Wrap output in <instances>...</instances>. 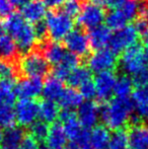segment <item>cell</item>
Returning a JSON list of instances; mask_svg holds the SVG:
<instances>
[{"label":"cell","mask_w":148,"mask_h":149,"mask_svg":"<svg viewBox=\"0 0 148 149\" xmlns=\"http://www.w3.org/2000/svg\"><path fill=\"white\" fill-rule=\"evenodd\" d=\"M3 22L4 30L13 38L20 54L24 55L36 49L39 40L35 26L26 22L22 14L13 12Z\"/></svg>","instance_id":"1"},{"label":"cell","mask_w":148,"mask_h":149,"mask_svg":"<svg viewBox=\"0 0 148 149\" xmlns=\"http://www.w3.org/2000/svg\"><path fill=\"white\" fill-rule=\"evenodd\" d=\"M135 110L133 100L129 97H115L101 108V119L107 128L114 131L122 130L131 123Z\"/></svg>","instance_id":"2"},{"label":"cell","mask_w":148,"mask_h":149,"mask_svg":"<svg viewBox=\"0 0 148 149\" xmlns=\"http://www.w3.org/2000/svg\"><path fill=\"white\" fill-rule=\"evenodd\" d=\"M19 74L24 77H40L47 75L50 70V64L38 48L30 53L20 56L18 61Z\"/></svg>","instance_id":"3"},{"label":"cell","mask_w":148,"mask_h":149,"mask_svg":"<svg viewBox=\"0 0 148 149\" xmlns=\"http://www.w3.org/2000/svg\"><path fill=\"white\" fill-rule=\"evenodd\" d=\"M46 24L48 29V38L53 42H60L73 31V17L61 11H51L46 16Z\"/></svg>","instance_id":"4"},{"label":"cell","mask_w":148,"mask_h":149,"mask_svg":"<svg viewBox=\"0 0 148 149\" xmlns=\"http://www.w3.org/2000/svg\"><path fill=\"white\" fill-rule=\"evenodd\" d=\"M119 66L127 75H135L145 66L144 48L140 43H136L126 49L119 59Z\"/></svg>","instance_id":"5"},{"label":"cell","mask_w":148,"mask_h":149,"mask_svg":"<svg viewBox=\"0 0 148 149\" xmlns=\"http://www.w3.org/2000/svg\"><path fill=\"white\" fill-rule=\"evenodd\" d=\"M86 64L89 70L97 74L104 71H110L118 66V55H116L110 48H104L97 50L94 53L89 55Z\"/></svg>","instance_id":"6"},{"label":"cell","mask_w":148,"mask_h":149,"mask_svg":"<svg viewBox=\"0 0 148 149\" xmlns=\"http://www.w3.org/2000/svg\"><path fill=\"white\" fill-rule=\"evenodd\" d=\"M139 33L136 31L134 24L126 26L125 28L116 31L112 35L109 48L116 55L123 53L126 49L138 43Z\"/></svg>","instance_id":"7"},{"label":"cell","mask_w":148,"mask_h":149,"mask_svg":"<svg viewBox=\"0 0 148 149\" xmlns=\"http://www.w3.org/2000/svg\"><path fill=\"white\" fill-rule=\"evenodd\" d=\"M15 120L22 127H31L37 122L40 114V104L35 100L20 98L14 106Z\"/></svg>","instance_id":"8"},{"label":"cell","mask_w":148,"mask_h":149,"mask_svg":"<svg viewBox=\"0 0 148 149\" xmlns=\"http://www.w3.org/2000/svg\"><path fill=\"white\" fill-rule=\"evenodd\" d=\"M106 15L107 14L104 7L89 2L82 6L77 17V22L81 28L91 30L101 26V22L106 19Z\"/></svg>","instance_id":"9"},{"label":"cell","mask_w":148,"mask_h":149,"mask_svg":"<svg viewBox=\"0 0 148 149\" xmlns=\"http://www.w3.org/2000/svg\"><path fill=\"white\" fill-rule=\"evenodd\" d=\"M128 131L130 149H148V124L133 116Z\"/></svg>","instance_id":"10"},{"label":"cell","mask_w":148,"mask_h":149,"mask_svg":"<svg viewBox=\"0 0 148 149\" xmlns=\"http://www.w3.org/2000/svg\"><path fill=\"white\" fill-rule=\"evenodd\" d=\"M64 46L69 52L79 56L85 57L88 55L90 50L88 36L82 30H73L63 40Z\"/></svg>","instance_id":"11"},{"label":"cell","mask_w":148,"mask_h":149,"mask_svg":"<svg viewBox=\"0 0 148 149\" xmlns=\"http://www.w3.org/2000/svg\"><path fill=\"white\" fill-rule=\"evenodd\" d=\"M116 73L113 70L97 73L94 77V84L97 88V96L101 102H107L115 94V86L117 82Z\"/></svg>","instance_id":"12"},{"label":"cell","mask_w":148,"mask_h":149,"mask_svg":"<svg viewBox=\"0 0 148 149\" xmlns=\"http://www.w3.org/2000/svg\"><path fill=\"white\" fill-rule=\"evenodd\" d=\"M77 118L83 129H92L101 119V108L95 102L86 100L79 106Z\"/></svg>","instance_id":"13"},{"label":"cell","mask_w":148,"mask_h":149,"mask_svg":"<svg viewBox=\"0 0 148 149\" xmlns=\"http://www.w3.org/2000/svg\"><path fill=\"white\" fill-rule=\"evenodd\" d=\"M44 83L40 77H22L16 82V95L26 100H35L43 92Z\"/></svg>","instance_id":"14"},{"label":"cell","mask_w":148,"mask_h":149,"mask_svg":"<svg viewBox=\"0 0 148 149\" xmlns=\"http://www.w3.org/2000/svg\"><path fill=\"white\" fill-rule=\"evenodd\" d=\"M47 14V6L43 0H30L22 7V15L32 24L43 22Z\"/></svg>","instance_id":"15"},{"label":"cell","mask_w":148,"mask_h":149,"mask_svg":"<svg viewBox=\"0 0 148 149\" xmlns=\"http://www.w3.org/2000/svg\"><path fill=\"white\" fill-rule=\"evenodd\" d=\"M39 47H41V49L39 50L42 52V54L48 61V63L54 65V66L59 65L64 60L68 52V50L65 49L64 46H62L58 42L53 41H46L42 44H39Z\"/></svg>","instance_id":"16"},{"label":"cell","mask_w":148,"mask_h":149,"mask_svg":"<svg viewBox=\"0 0 148 149\" xmlns=\"http://www.w3.org/2000/svg\"><path fill=\"white\" fill-rule=\"evenodd\" d=\"M0 59L14 63H18L20 59V52L10 35H0Z\"/></svg>","instance_id":"17"},{"label":"cell","mask_w":148,"mask_h":149,"mask_svg":"<svg viewBox=\"0 0 148 149\" xmlns=\"http://www.w3.org/2000/svg\"><path fill=\"white\" fill-rule=\"evenodd\" d=\"M88 39L90 48L93 50H101L104 48H107L109 46L110 41L113 33H111V29L107 26H101L88 30Z\"/></svg>","instance_id":"18"},{"label":"cell","mask_w":148,"mask_h":149,"mask_svg":"<svg viewBox=\"0 0 148 149\" xmlns=\"http://www.w3.org/2000/svg\"><path fill=\"white\" fill-rule=\"evenodd\" d=\"M68 136L61 123H54L49 128L46 144L50 149H63L67 144Z\"/></svg>","instance_id":"19"},{"label":"cell","mask_w":148,"mask_h":149,"mask_svg":"<svg viewBox=\"0 0 148 149\" xmlns=\"http://www.w3.org/2000/svg\"><path fill=\"white\" fill-rule=\"evenodd\" d=\"M59 118L69 139L76 137L83 130L77 118V114H75L73 110H63L60 113Z\"/></svg>","instance_id":"20"},{"label":"cell","mask_w":148,"mask_h":149,"mask_svg":"<svg viewBox=\"0 0 148 149\" xmlns=\"http://www.w3.org/2000/svg\"><path fill=\"white\" fill-rule=\"evenodd\" d=\"M16 82L12 79H0V108L14 107L16 100Z\"/></svg>","instance_id":"21"},{"label":"cell","mask_w":148,"mask_h":149,"mask_svg":"<svg viewBox=\"0 0 148 149\" xmlns=\"http://www.w3.org/2000/svg\"><path fill=\"white\" fill-rule=\"evenodd\" d=\"M24 132L18 127H11L6 129L1 142L2 149H18L24 139Z\"/></svg>","instance_id":"22"},{"label":"cell","mask_w":148,"mask_h":149,"mask_svg":"<svg viewBox=\"0 0 148 149\" xmlns=\"http://www.w3.org/2000/svg\"><path fill=\"white\" fill-rule=\"evenodd\" d=\"M132 100L138 116L148 121V86L137 87L132 93Z\"/></svg>","instance_id":"23"},{"label":"cell","mask_w":148,"mask_h":149,"mask_svg":"<svg viewBox=\"0 0 148 149\" xmlns=\"http://www.w3.org/2000/svg\"><path fill=\"white\" fill-rule=\"evenodd\" d=\"M64 89L65 88L63 86V81L56 78L55 76L52 75V76L48 77L46 79L43 86V92H42V94L45 97V100L58 102V100L61 96Z\"/></svg>","instance_id":"24"},{"label":"cell","mask_w":148,"mask_h":149,"mask_svg":"<svg viewBox=\"0 0 148 149\" xmlns=\"http://www.w3.org/2000/svg\"><path fill=\"white\" fill-rule=\"evenodd\" d=\"M82 100L83 97L80 92L75 88L69 87L63 90L58 100V104L61 108H63V110H73L75 108H79V106L83 102Z\"/></svg>","instance_id":"25"},{"label":"cell","mask_w":148,"mask_h":149,"mask_svg":"<svg viewBox=\"0 0 148 149\" xmlns=\"http://www.w3.org/2000/svg\"><path fill=\"white\" fill-rule=\"evenodd\" d=\"M109 128L99 125L92 128L90 132V142L92 149H107L111 139Z\"/></svg>","instance_id":"26"},{"label":"cell","mask_w":148,"mask_h":149,"mask_svg":"<svg viewBox=\"0 0 148 149\" xmlns=\"http://www.w3.org/2000/svg\"><path fill=\"white\" fill-rule=\"evenodd\" d=\"M91 79V71L88 67L85 66H78L70 72L69 76L66 79V82L68 83L70 87L77 88L80 87L86 81Z\"/></svg>","instance_id":"27"},{"label":"cell","mask_w":148,"mask_h":149,"mask_svg":"<svg viewBox=\"0 0 148 149\" xmlns=\"http://www.w3.org/2000/svg\"><path fill=\"white\" fill-rule=\"evenodd\" d=\"M59 107L54 100H44L40 104V114L39 117L41 118V121L45 123H54L59 117Z\"/></svg>","instance_id":"28"},{"label":"cell","mask_w":148,"mask_h":149,"mask_svg":"<svg viewBox=\"0 0 148 149\" xmlns=\"http://www.w3.org/2000/svg\"><path fill=\"white\" fill-rule=\"evenodd\" d=\"M105 22L107 24V26H109L111 30L118 31L120 29H123L126 26H128L129 19L126 17L124 12L122 11V9L119 8V9L111 10L106 15Z\"/></svg>","instance_id":"29"},{"label":"cell","mask_w":148,"mask_h":149,"mask_svg":"<svg viewBox=\"0 0 148 149\" xmlns=\"http://www.w3.org/2000/svg\"><path fill=\"white\" fill-rule=\"evenodd\" d=\"M133 80L129 77V75L123 74L118 77L115 86V95L117 97H129L131 93H133Z\"/></svg>","instance_id":"30"},{"label":"cell","mask_w":148,"mask_h":149,"mask_svg":"<svg viewBox=\"0 0 148 149\" xmlns=\"http://www.w3.org/2000/svg\"><path fill=\"white\" fill-rule=\"evenodd\" d=\"M107 149H130L128 133L123 129L115 131L111 134V139Z\"/></svg>","instance_id":"31"},{"label":"cell","mask_w":148,"mask_h":149,"mask_svg":"<svg viewBox=\"0 0 148 149\" xmlns=\"http://www.w3.org/2000/svg\"><path fill=\"white\" fill-rule=\"evenodd\" d=\"M68 149H92L90 142V132L83 129L76 137L70 139Z\"/></svg>","instance_id":"32"},{"label":"cell","mask_w":148,"mask_h":149,"mask_svg":"<svg viewBox=\"0 0 148 149\" xmlns=\"http://www.w3.org/2000/svg\"><path fill=\"white\" fill-rule=\"evenodd\" d=\"M18 63L8 62V61H0V79H12L16 80L19 76Z\"/></svg>","instance_id":"33"},{"label":"cell","mask_w":148,"mask_h":149,"mask_svg":"<svg viewBox=\"0 0 148 149\" xmlns=\"http://www.w3.org/2000/svg\"><path fill=\"white\" fill-rule=\"evenodd\" d=\"M15 113L14 107H6L0 108V128H9L13 127L15 124Z\"/></svg>","instance_id":"34"},{"label":"cell","mask_w":148,"mask_h":149,"mask_svg":"<svg viewBox=\"0 0 148 149\" xmlns=\"http://www.w3.org/2000/svg\"><path fill=\"white\" fill-rule=\"evenodd\" d=\"M49 126L47 123L43 121H37L30 127L31 130V136L35 138L37 141H44L46 140L49 132Z\"/></svg>","instance_id":"35"},{"label":"cell","mask_w":148,"mask_h":149,"mask_svg":"<svg viewBox=\"0 0 148 149\" xmlns=\"http://www.w3.org/2000/svg\"><path fill=\"white\" fill-rule=\"evenodd\" d=\"M79 92L83 98L87 100H91L94 96H97V88H95L94 81L90 79V80L84 82L79 87Z\"/></svg>","instance_id":"36"},{"label":"cell","mask_w":148,"mask_h":149,"mask_svg":"<svg viewBox=\"0 0 148 149\" xmlns=\"http://www.w3.org/2000/svg\"><path fill=\"white\" fill-rule=\"evenodd\" d=\"M81 8H82V6H81L79 0H66L64 5L62 6V10L71 17L78 16Z\"/></svg>","instance_id":"37"},{"label":"cell","mask_w":148,"mask_h":149,"mask_svg":"<svg viewBox=\"0 0 148 149\" xmlns=\"http://www.w3.org/2000/svg\"><path fill=\"white\" fill-rule=\"evenodd\" d=\"M132 80L137 87L148 86V67H144L142 70L133 75Z\"/></svg>","instance_id":"38"},{"label":"cell","mask_w":148,"mask_h":149,"mask_svg":"<svg viewBox=\"0 0 148 149\" xmlns=\"http://www.w3.org/2000/svg\"><path fill=\"white\" fill-rule=\"evenodd\" d=\"M60 64H62L67 69H69L70 71H72L73 69H75L76 67L79 66V64H80V57L68 51L65 56V58H64V60L62 61Z\"/></svg>","instance_id":"39"},{"label":"cell","mask_w":148,"mask_h":149,"mask_svg":"<svg viewBox=\"0 0 148 149\" xmlns=\"http://www.w3.org/2000/svg\"><path fill=\"white\" fill-rule=\"evenodd\" d=\"M13 7L9 0H0V18H6L13 13Z\"/></svg>","instance_id":"40"},{"label":"cell","mask_w":148,"mask_h":149,"mask_svg":"<svg viewBox=\"0 0 148 149\" xmlns=\"http://www.w3.org/2000/svg\"><path fill=\"white\" fill-rule=\"evenodd\" d=\"M134 26H135V29H136V31H138L140 37L148 31V22L142 15H140L138 18L135 19Z\"/></svg>","instance_id":"41"},{"label":"cell","mask_w":148,"mask_h":149,"mask_svg":"<svg viewBox=\"0 0 148 149\" xmlns=\"http://www.w3.org/2000/svg\"><path fill=\"white\" fill-rule=\"evenodd\" d=\"M45 2L46 6L50 7L52 9H56V8H59L60 6H63L64 3L66 2V0H43Z\"/></svg>","instance_id":"42"},{"label":"cell","mask_w":148,"mask_h":149,"mask_svg":"<svg viewBox=\"0 0 148 149\" xmlns=\"http://www.w3.org/2000/svg\"><path fill=\"white\" fill-rule=\"evenodd\" d=\"M127 2V0H108L107 7H109L110 9H119L121 8L125 3Z\"/></svg>","instance_id":"43"},{"label":"cell","mask_w":148,"mask_h":149,"mask_svg":"<svg viewBox=\"0 0 148 149\" xmlns=\"http://www.w3.org/2000/svg\"><path fill=\"white\" fill-rule=\"evenodd\" d=\"M12 3V5L15 7H22L26 3H28L30 0H9Z\"/></svg>","instance_id":"44"},{"label":"cell","mask_w":148,"mask_h":149,"mask_svg":"<svg viewBox=\"0 0 148 149\" xmlns=\"http://www.w3.org/2000/svg\"><path fill=\"white\" fill-rule=\"evenodd\" d=\"M90 2L101 6V7H107V4H108V0H90Z\"/></svg>","instance_id":"45"},{"label":"cell","mask_w":148,"mask_h":149,"mask_svg":"<svg viewBox=\"0 0 148 149\" xmlns=\"http://www.w3.org/2000/svg\"><path fill=\"white\" fill-rule=\"evenodd\" d=\"M144 62H145V66L148 67V47L144 49Z\"/></svg>","instance_id":"46"},{"label":"cell","mask_w":148,"mask_h":149,"mask_svg":"<svg viewBox=\"0 0 148 149\" xmlns=\"http://www.w3.org/2000/svg\"><path fill=\"white\" fill-rule=\"evenodd\" d=\"M4 31H5L4 30V22H2L1 18H0V35H2Z\"/></svg>","instance_id":"47"},{"label":"cell","mask_w":148,"mask_h":149,"mask_svg":"<svg viewBox=\"0 0 148 149\" xmlns=\"http://www.w3.org/2000/svg\"><path fill=\"white\" fill-rule=\"evenodd\" d=\"M141 15H142L143 17H144L145 19H146L147 22H148V7L146 8V9L144 10V11L142 12V14H141Z\"/></svg>","instance_id":"48"},{"label":"cell","mask_w":148,"mask_h":149,"mask_svg":"<svg viewBox=\"0 0 148 149\" xmlns=\"http://www.w3.org/2000/svg\"><path fill=\"white\" fill-rule=\"evenodd\" d=\"M3 131H2V128H0V146H1V142L2 139H3Z\"/></svg>","instance_id":"49"},{"label":"cell","mask_w":148,"mask_h":149,"mask_svg":"<svg viewBox=\"0 0 148 149\" xmlns=\"http://www.w3.org/2000/svg\"><path fill=\"white\" fill-rule=\"evenodd\" d=\"M40 149H50L49 147H47V146H46V147H41Z\"/></svg>","instance_id":"50"}]
</instances>
